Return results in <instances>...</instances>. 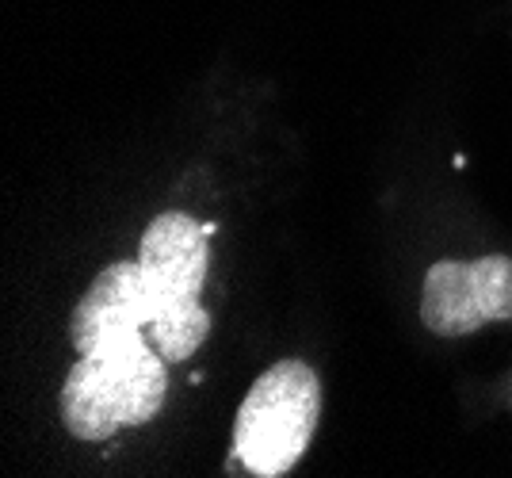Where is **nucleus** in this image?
<instances>
[{
	"label": "nucleus",
	"mask_w": 512,
	"mask_h": 478,
	"mask_svg": "<svg viewBox=\"0 0 512 478\" xmlns=\"http://www.w3.org/2000/svg\"><path fill=\"white\" fill-rule=\"evenodd\" d=\"M165 356L146 337H123L81 352L65 375L62 425L77 440H111L123 429L146 425L165 402Z\"/></svg>",
	"instance_id": "2"
},
{
	"label": "nucleus",
	"mask_w": 512,
	"mask_h": 478,
	"mask_svg": "<svg viewBox=\"0 0 512 478\" xmlns=\"http://www.w3.org/2000/svg\"><path fill=\"white\" fill-rule=\"evenodd\" d=\"M421 322L436 337H467L490 322H512V257L432 264L421 287Z\"/></svg>",
	"instance_id": "4"
},
{
	"label": "nucleus",
	"mask_w": 512,
	"mask_h": 478,
	"mask_svg": "<svg viewBox=\"0 0 512 478\" xmlns=\"http://www.w3.org/2000/svg\"><path fill=\"white\" fill-rule=\"evenodd\" d=\"M69 333L77 352L123 337H146L169 364H180L207 341L211 314L199 299L161 291L146 276L142 261H115L81 295Z\"/></svg>",
	"instance_id": "1"
},
{
	"label": "nucleus",
	"mask_w": 512,
	"mask_h": 478,
	"mask_svg": "<svg viewBox=\"0 0 512 478\" xmlns=\"http://www.w3.org/2000/svg\"><path fill=\"white\" fill-rule=\"evenodd\" d=\"M207 234L211 226L195 222L192 215H180V211L157 215L142 234L138 261L161 291L180 295V299H199L207 283V268H211Z\"/></svg>",
	"instance_id": "5"
},
{
	"label": "nucleus",
	"mask_w": 512,
	"mask_h": 478,
	"mask_svg": "<svg viewBox=\"0 0 512 478\" xmlns=\"http://www.w3.org/2000/svg\"><path fill=\"white\" fill-rule=\"evenodd\" d=\"M318 413V375L302 360H279L256 379L237 410L234 456L260 478L287 475L310 448Z\"/></svg>",
	"instance_id": "3"
}]
</instances>
